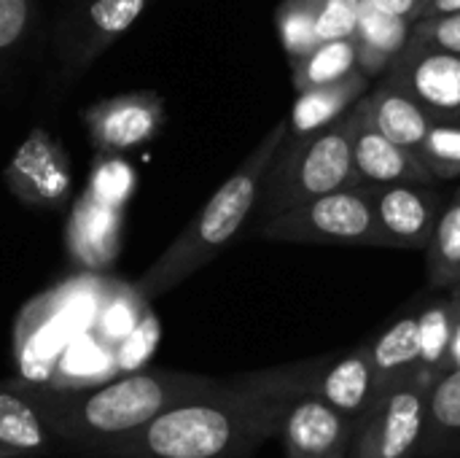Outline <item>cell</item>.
<instances>
[{"mask_svg":"<svg viewBox=\"0 0 460 458\" xmlns=\"http://www.w3.org/2000/svg\"><path fill=\"white\" fill-rule=\"evenodd\" d=\"M296 400L280 389L205 391L154 418L140 432L143 448L154 458H248L283 429Z\"/></svg>","mask_w":460,"mask_h":458,"instance_id":"1","label":"cell"},{"mask_svg":"<svg viewBox=\"0 0 460 458\" xmlns=\"http://www.w3.org/2000/svg\"><path fill=\"white\" fill-rule=\"evenodd\" d=\"M361 111L350 108L332 127L283 143L267 181H264V216L275 219L313 200L358 189L361 178L353 162V135Z\"/></svg>","mask_w":460,"mask_h":458,"instance_id":"2","label":"cell"},{"mask_svg":"<svg viewBox=\"0 0 460 458\" xmlns=\"http://www.w3.org/2000/svg\"><path fill=\"white\" fill-rule=\"evenodd\" d=\"M286 138H288V119H283L259 143V148L243 162V167L210 197V202L205 205V211L199 213L194 227L162 259V265L154 273V283H151L154 292L172 286L175 281H181L183 275H189L191 270L205 265L221 246H226L240 232V227L245 224V219L251 216V211L261 194L267 173H270L278 151L283 148Z\"/></svg>","mask_w":460,"mask_h":458,"instance_id":"3","label":"cell"},{"mask_svg":"<svg viewBox=\"0 0 460 458\" xmlns=\"http://www.w3.org/2000/svg\"><path fill=\"white\" fill-rule=\"evenodd\" d=\"M210 391L208 381L181 375H127L84 400H75L70 418L92 435L143 432L170 408Z\"/></svg>","mask_w":460,"mask_h":458,"instance_id":"4","label":"cell"},{"mask_svg":"<svg viewBox=\"0 0 460 458\" xmlns=\"http://www.w3.org/2000/svg\"><path fill=\"white\" fill-rule=\"evenodd\" d=\"M264 235L283 243L385 246L377 224L375 192H367L361 186L280 213L264 224Z\"/></svg>","mask_w":460,"mask_h":458,"instance_id":"5","label":"cell"},{"mask_svg":"<svg viewBox=\"0 0 460 458\" xmlns=\"http://www.w3.org/2000/svg\"><path fill=\"white\" fill-rule=\"evenodd\" d=\"M429 418V389L418 373L377 394L361 418L353 458H407L423 437Z\"/></svg>","mask_w":460,"mask_h":458,"instance_id":"6","label":"cell"},{"mask_svg":"<svg viewBox=\"0 0 460 458\" xmlns=\"http://www.w3.org/2000/svg\"><path fill=\"white\" fill-rule=\"evenodd\" d=\"M388 84L410 94L434 121L460 124V57L418 38L394 59Z\"/></svg>","mask_w":460,"mask_h":458,"instance_id":"7","label":"cell"},{"mask_svg":"<svg viewBox=\"0 0 460 458\" xmlns=\"http://www.w3.org/2000/svg\"><path fill=\"white\" fill-rule=\"evenodd\" d=\"M84 119L100 148L127 151L156 135L162 127V103L151 92H129L94 103Z\"/></svg>","mask_w":460,"mask_h":458,"instance_id":"8","label":"cell"},{"mask_svg":"<svg viewBox=\"0 0 460 458\" xmlns=\"http://www.w3.org/2000/svg\"><path fill=\"white\" fill-rule=\"evenodd\" d=\"M280 435L288 458H342L353 440V424L310 391L291 405Z\"/></svg>","mask_w":460,"mask_h":458,"instance_id":"9","label":"cell"},{"mask_svg":"<svg viewBox=\"0 0 460 458\" xmlns=\"http://www.w3.org/2000/svg\"><path fill=\"white\" fill-rule=\"evenodd\" d=\"M437 208V194L426 186H380L375 192V211L385 246L429 248L439 221Z\"/></svg>","mask_w":460,"mask_h":458,"instance_id":"10","label":"cell"},{"mask_svg":"<svg viewBox=\"0 0 460 458\" xmlns=\"http://www.w3.org/2000/svg\"><path fill=\"white\" fill-rule=\"evenodd\" d=\"M361 119L353 135V162L361 184L375 186H426L434 175L426 170V165L412 154L391 143L385 135H380L372 121L364 113V105L358 103Z\"/></svg>","mask_w":460,"mask_h":458,"instance_id":"11","label":"cell"},{"mask_svg":"<svg viewBox=\"0 0 460 458\" xmlns=\"http://www.w3.org/2000/svg\"><path fill=\"white\" fill-rule=\"evenodd\" d=\"M146 5L148 0H84L65 27L70 59L89 65L105 46H111L137 22Z\"/></svg>","mask_w":460,"mask_h":458,"instance_id":"12","label":"cell"},{"mask_svg":"<svg viewBox=\"0 0 460 458\" xmlns=\"http://www.w3.org/2000/svg\"><path fill=\"white\" fill-rule=\"evenodd\" d=\"M367 119L372 121V127L385 135L391 143H396L404 151H412L418 157L423 140L429 138L434 119L410 97L404 94L399 86L383 81L372 94H367L361 100Z\"/></svg>","mask_w":460,"mask_h":458,"instance_id":"13","label":"cell"},{"mask_svg":"<svg viewBox=\"0 0 460 458\" xmlns=\"http://www.w3.org/2000/svg\"><path fill=\"white\" fill-rule=\"evenodd\" d=\"M315 394L348 424H361V418L372 410L377 400V373L369 348L332 364L321 378Z\"/></svg>","mask_w":460,"mask_h":458,"instance_id":"14","label":"cell"},{"mask_svg":"<svg viewBox=\"0 0 460 458\" xmlns=\"http://www.w3.org/2000/svg\"><path fill=\"white\" fill-rule=\"evenodd\" d=\"M412 22L375 5L372 0H361L356 46H358V70L364 76H377L394 65V59L412 40Z\"/></svg>","mask_w":460,"mask_h":458,"instance_id":"15","label":"cell"},{"mask_svg":"<svg viewBox=\"0 0 460 458\" xmlns=\"http://www.w3.org/2000/svg\"><path fill=\"white\" fill-rule=\"evenodd\" d=\"M367 89H369V76L356 70L353 76H348L345 81H337L332 86L299 92L291 119H288L291 140L310 138V135L332 127L334 121H340L350 108H356L367 97Z\"/></svg>","mask_w":460,"mask_h":458,"instance_id":"16","label":"cell"},{"mask_svg":"<svg viewBox=\"0 0 460 458\" xmlns=\"http://www.w3.org/2000/svg\"><path fill=\"white\" fill-rule=\"evenodd\" d=\"M375 373H377V394L391 389L394 383L412 375L420 364V335L418 319H402L388 332L377 337L369 348Z\"/></svg>","mask_w":460,"mask_h":458,"instance_id":"17","label":"cell"},{"mask_svg":"<svg viewBox=\"0 0 460 458\" xmlns=\"http://www.w3.org/2000/svg\"><path fill=\"white\" fill-rule=\"evenodd\" d=\"M11 175L40 194H59L67 184L65 157L43 130H35L16 151Z\"/></svg>","mask_w":460,"mask_h":458,"instance_id":"18","label":"cell"},{"mask_svg":"<svg viewBox=\"0 0 460 458\" xmlns=\"http://www.w3.org/2000/svg\"><path fill=\"white\" fill-rule=\"evenodd\" d=\"M358 70V46L356 38L350 40H332L321 43L307 59L294 65V84L299 92L332 86L337 81H345Z\"/></svg>","mask_w":460,"mask_h":458,"instance_id":"19","label":"cell"},{"mask_svg":"<svg viewBox=\"0 0 460 458\" xmlns=\"http://www.w3.org/2000/svg\"><path fill=\"white\" fill-rule=\"evenodd\" d=\"M429 275L437 286L460 283V197L434 227L429 243Z\"/></svg>","mask_w":460,"mask_h":458,"instance_id":"20","label":"cell"},{"mask_svg":"<svg viewBox=\"0 0 460 458\" xmlns=\"http://www.w3.org/2000/svg\"><path fill=\"white\" fill-rule=\"evenodd\" d=\"M420 335V370L423 373H447L450 356V300L434 302L418 316Z\"/></svg>","mask_w":460,"mask_h":458,"instance_id":"21","label":"cell"},{"mask_svg":"<svg viewBox=\"0 0 460 458\" xmlns=\"http://www.w3.org/2000/svg\"><path fill=\"white\" fill-rule=\"evenodd\" d=\"M0 443L30 451L43 443V427L35 410L13 394H0Z\"/></svg>","mask_w":460,"mask_h":458,"instance_id":"22","label":"cell"},{"mask_svg":"<svg viewBox=\"0 0 460 458\" xmlns=\"http://www.w3.org/2000/svg\"><path fill=\"white\" fill-rule=\"evenodd\" d=\"M418 159L434 178L460 175V124L434 121L429 138L418 151Z\"/></svg>","mask_w":460,"mask_h":458,"instance_id":"23","label":"cell"},{"mask_svg":"<svg viewBox=\"0 0 460 458\" xmlns=\"http://www.w3.org/2000/svg\"><path fill=\"white\" fill-rule=\"evenodd\" d=\"M361 0H323L315 13V38L318 43L350 40L356 38Z\"/></svg>","mask_w":460,"mask_h":458,"instance_id":"24","label":"cell"},{"mask_svg":"<svg viewBox=\"0 0 460 458\" xmlns=\"http://www.w3.org/2000/svg\"><path fill=\"white\" fill-rule=\"evenodd\" d=\"M35 0H0V59L16 54L30 35Z\"/></svg>","mask_w":460,"mask_h":458,"instance_id":"25","label":"cell"},{"mask_svg":"<svg viewBox=\"0 0 460 458\" xmlns=\"http://www.w3.org/2000/svg\"><path fill=\"white\" fill-rule=\"evenodd\" d=\"M429 418L447 432H460V370L442 375L429 391Z\"/></svg>","mask_w":460,"mask_h":458,"instance_id":"26","label":"cell"},{"mask_svg":"<svg viewBox=\"0 0 460 458\" xmlns=\"http://www.w3.org/2000/svg\"><path fill=\"white\" fill-rule=\"evenodd\" d=\"M132 186V170L119 162V159H105L97 170H94V181H92V197L102 205H116L119 200L127 197Z\"/></svg>","mask_w":460,"mask_h":458,"instance_id":"27","label":"cell"},{"mask_svg":"<svg viewBox=\"0 0 460 458\" xmlns=\"http://www.w3.org/2000/svg\"><path fill=\"white\" fill-rule=\"evenodd\" d=\"M412 38L460 57V13L437 16V19H420L412 27Z\"/></svg>","mask_w":460,"mask_h":458,"instance_id":"28","label":"cell"},{"mask_svg":"<svg viewBox=\"0 0 460 458\" xmlns=\"http://www.w3.org/2000/svg\"><path fill=\"white\" fill-rule=\"evenodd\" d=\"M156 340H159V324H156V319L148 316L146 321H140L135 327V332L129 337H124V346L119 351L121 370H137L151 356Z\"/></svg>","mask_w":460,"mask_h":458,"instance_id":"29","label":"cell"},{"mask_svg":"<svg viewBox=\"0 0 460 458\" xmlns=\"http://www.w3.org/2000/svg\"><path fill=\"white\" fill-rule=\"evenodd\" d=\"M102 367V356H100V348L94 343H75L67 348L65 354V364L62 370L70 373V375H97Z\"/></svg>","mask_w":460,"mask_h":458,"instance_id":"30","label":"cell"},{"mask_svg":"<svg viewBox=\"0 0 460 458\" xmlns=\"http://www.w3.org/2000/svg\"><path fill=\"white\" fill-rule=\"evenodd\" d=\"M135 313H132V308H127L124 302H119V305H113L108 313H105V332L111 335V337H129L132 332H135Z\"/></svg>","mask_w":460,"mask_h":458,"instance_id":"31","label":"cell"},{"mask_svg":"<svg viewBox=\"0 0 460 458\" xmlns=\"http://www.w3.org/2000/svg\"><path fill=\"white\" fill-rule=\"evenodd\" d=\"M460 370V292L456 289L450 297V356H447V373ZM445 373V375H447Z\"/></svg>","mask_w":460,"mask_h":458,"instance_id":"32","label":"cell"},{"mask_svg":"<svg viewBox=\"0 0 460 458\" xmlns=\"http://www.w3.org/2000/svg\"><path fill=\"white\" fill-rule=\"evenodd\" d=\"M372 3L402 16V19H407V22H412V24H418L429 8V0H372Z\"/></svg>","mask_w":460,"mask_h":458,"instance_id":"33","label":"cell"},{"mask_svg":"<svg viewBox=\"0 0 460 458\" xmlns=\"http://www.w3.org/2000/svg\"><path fill=\"white\" fill-rule=\"evenodd\" d=\"M450 13H460V0H429L423 19H437V16H450Z\"/></svg>","mask_w":460,"mask_h":458,"instance_id":"34","label":"cell"},{"mask_svg":"<svg viewBox=\"0 0 460 458\" xmlns=\"http://www.w3.org/2000/svg\"><path fill=\"white\" fill-rule=\"evenodd\" d=\"M458 292H460V283H458Z\"/></svg>","mask_w":460,"mask_h":458,"instance_id":"35","label":"cell"}]
</instances>
